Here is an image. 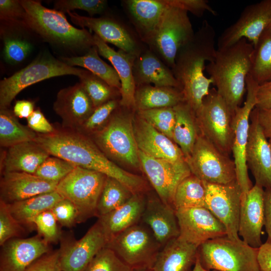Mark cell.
Instances as JSON below:
<instances>
[{"instance_id":"ffe728a7","label":"cell","mask_w":271,"mask_h":271,"mask_svg":"<svg viewBox=\"0 0 271 271\" xmlns=\"http://www.w3.org/2000/svg\"><path fill=\"white\" fill-rule=\"evenodd\" d=\"M66 13L74 24L93 31L105 43H111L119 50L137 57L142 52L138 42L130 31L116 21L108 18L82 16L70 11Z\"/></svg>"},{"instance_id":"ee69618b","label":"cell","mask_w":271,"mask_h":271,"mask_svg":"<svg viewBox=\"0 0 271 271\" xmlns=\"http://www.w3.org/2000/svg\"><path fill=\"white\" fill-rule=\"evenodd\" d=\"M84 271H134L111 248L105 246L94 257Z\"/></svg>"},{"instance_id":"60d3db41","label":"cell","mask_w":271,"mask_h":271,"mask_svg":"<svg viewBox=\"0 0 271 271\" xmlns=\"http://www.w3.org/2000/svg\"><path fill=\"white\" fill-rule=\"evenodd\" d=\"M78 77L79 82L95 108L111 100L115 99L113 98L114 95L116 92H120V90L110 86L89 70H84Z\"/></svg>"},{"instance_id":"816d5d0a","label":"cell","mask_w":271,"mask_h":271,"mask_svg":"<svg viewBox=\"0 0 271 271\" xmlns=\"http://www.w3.org/2000/svg\"><path fill=\"white\" fill-rule=\"evenodd\" d=\"M25 16L26 12L20 1H0L1 20L10 22H20L23 25Z\"/></svg>"},{"instance_id":"7bdbcfd3","label":"cell","mask_w":271,"mask_h":271,"mask_svg":"<svg viewBox=\"0 0 271 271\" xmlns=\"http://www.w3.org/2000/svg\"><path fill=\"white\" fill-rule=\"evenodd\" d=\"M118 102L111 100L96 108L83 124L76 130L87 136L100 130L107 124Z\"/></svg>"},{"instance_id":"9a60e30c","label":"cell","mask_w":271,"mask_h":271,"mask_svg":"<svg viewBox=\"0 0 271 271\" xmlns=\"http://www.w3.org/2000/svg\"><path fill=\"white\" fill-rule=\"evenodd\" d=\"M271 21V0L247 6L237 20L219 37L217 49L229 47L244 38L254 46Z\"/></svg>"},{"instance_id":"d590c367","label":"cell","mask_w":271,"mask_h":271,"mask_svg":"<svg viewBox=\"0 0 271 271\" xmlns=\"http://www.w3.org/2000/svg\"><path fill=\"white\" fill-rule=\"evenodd\" d=\"M98 49L95 45L82 56L64 57L62 61L70 66H80L105 81L110 86L120 90L121 83L116 70L99 56Z\"/></svg>"},{"instance_id":"7402d4cb","label":"cell","mask_w":271,"mask_h":271,"mask_svg":"<svg viewBox=\"0 0 271 271\" xmlns=\"http://www.w3.org/2000/svg\"><path fill=\"white\" fill-rule=\"evenodd\" d=\"M2 246L0 271H25L36 260L50 252L49 243L38 234L13 238Z\"/></svg>"},{"instance_id":"8992f818","label":"cell","mask_w":271,"mask_h":271,"mask_svg":"<svg viewBox=\"0 0 271 271\" xmlns=\"http://www.w3.org/2000/svg\"><path fill=\"white\" fill-rule=\"evenodd\" d=\"M115 111V110H114ZM112 113L106 125L91 139L111 161L133 169L141 168L131 114Z\"/></svg>"},{"instance_id":"03108f58","label":"cell","mask_w":271,"mask_h":271,"mask_svg":"<svg viewBox=\"0 0 271 271\" xmlns=\"http://www.w3.org/2000/svg\"><path fill=\"white\" fill-rule=\"evenodd\" d=\"M141 271H151V270H141Z\"/></svg>"},{"instance_id":"91938a15","label":"cell","mask_w":271,"mask_h":271,"mask_svg":"<svg viewBox=\"0 0 271 271\" xmlns=\"http://www.w3.org/2000/svg\"><path fill=\"white\" fill-rule=\"evenodd\" d=\"M264 226L267 234V240L271 241V189H265L263 194Z\"/></svg>"},{"instance_id":"d6a6232c","label":"cell","mask_w":271,"mask_h":271,"mask_svg":"<svg viewBox=\"0 0 271 271\" xmlns=\"http://www.w3.org/2000/svg\"><path fill=\"white\" fill-rule=\"evenodd\" d=\"M185 102L181 89L151 85L136 86L134 109L138 110L174 107Z\"/></svg>"},{"instance_id":"6da1fadb","label":"cell","mask_w":271,"mask_h":271,"mask_svg":"<svg viewBox=\"0 0 271 271\" xmlns=\"http://www.w3.org/2000/svg\"><path fill=\"white\" fill-rule=\"evenodd\" d=\"M34 141L50 155L61 158L76 167L114 178L133 193L141 192L145 186L143 178L119 167L102 152L89 137L76 130L62 127L56 128L51 133H37Z\"/></svg>"},{"instance_id":"3957f363","label":"cell","mask_w":271,"mask_h":271,"mask_svg":"<svg viewBox=\"0 0 271 271\" xmlns=\"http://www.w3.org/2000/svg\"><path fill=\"white\" fill-rule=\"evenodd\" d=\"M253 52V45L243 38L229 47L217 49L214 60L206 66L218 93L234 111L246 92Z\"/></svg>"},{"instance_id":"681fc988","label":"cell","mask_w":271,"mask_h":271,"mask_svg":"<svg viewBox=\"0 0 271 271\" xmlns=\"http://www.w3.org/2000/svg\"><path fill=\"white\" fill-rule=\"evenodd\" d=\"M107 1L104 0H59L55 2V10L66 13L75 9L85 11L90 16L101 14L105 10Z\"/></svg>"},{"instance_id":"f6af8a7d","label":"cell","mask_w":271,"mask_h":271,"mask_svg":"<svg viewBox=\"0 0 271 271\" xmlns=\"http://www.w3.org/2000/svg\"><path fill=\"white\" fill-rule=\"evenodd\" d=\"M76 167L57 157H49L35 175L47 181L59 183Z\"/></svg>"},{"instance_id":"ac0fdd59","label":"cell","mask_w":271,"mask_h":271,"mask_svg":"<svg viewBox=\"0 0 271 271\" xmlns=\"http://www.w3.org/2000/svg\"><path fill=\"white\" fill-rule=\"evenodd\" d=\"M108 243L98 220L79 240H64L60 248L62 271H84L96 254Z\"/></svg>"},{"instance_id":"74e56055","label":"cell","mask_w":271,"mask_h":271,"mask_svg":"<svg viewBox=\"0 0 271 271\" xmlns=\"http://www.w3.org/2000/svg\"><path fill=\"white\" fill-rule=\"evenodd\" d=\"M206 193L204 182L191 174L176 188L173 199L175 210L205 207Z\"/></svg>"},{"instance_id":"f35d334b","label":"cell","mask_w":271,"mask_h":271,"mask_svg":"<svg viewBox=\"0 0 271 271\" xmlns=\"http://www.w3.org/2000/svg\"><path fill=\"white\" fill-rule=\"evenodd\" d=\"M133 194L119 181L106 176L97 204L96 217H100L118 208Z\"/></svg>"},{"instance_id":"f1b7e54d","label":"cell","mask_w":271,"mask_h":271,"mask_svg":"<svg viewBox=\"0 0 271 271\" xmlns=\"http://www.w3.org/2000/svg\"><path fill=\"white\" fill-rule=\"evenodd\" d=\"M50 155L35 141L20 143L7 148L1 160L2 173L20 172L35 174Z\"/></svg>"},{"instance_id":"9f6ffc18","label":"cell","mask_w":271,"mask_h":271,"mask_svg":"<svg viewBox=\"0 0 271 271\" xmlns=\"http://www.w3.org/2000/svg\"><path fill=\"white\" fill-rule=\"evenodd\" d=\"M255 107L261 109H271V80L259 84Z\"/></svg>"},{"instance_id":"83f0119b","label":"cell","mask_w":271,"mask_h":271,"mask_svg":"<svg viewBox=\"0 0 271 271\" xmlns=\"http://www.w3.org/2000/svg\"><path fill=\"white\" fill-rule=\"evenodd\" d=\"M132 72L136 86L153 84L156 86L181 89L170 68L151 50L142 52L136 58Z\"/></svg>"},{"instance_id":"ab89813d","label":"cell","mask_w":271,"mask_h":271,"mask_svg":"<svg viewBox=\"0 0 271 271\" xmlns=\"http://www.w3.org/2000/svg\"><path fill=\"white\" fill-rule=\"evenodd\" d=\"M250 74L259 84L271 80V30H265L254 47Z\"/></svg>"},{"instance_id":"9c48e42d","label":"cell","mask_w":271,"mask_h":271,"mask_svg":"<svg viewBox=\"0 0 271 271\" xmlns=\"http://www.w3.org/2000/svg\"><path fill=\"white\" fill-rule=\"evenodd\" d=\"M106 246L134 271L150 270L162 247L141 221L111 238Z\"/></svg>"},{"instance_id":"30bf717a","label":"cell","mask_w":271,"mask_h":271,"mask_svg":"<svg viewBox=\"0 0 271 271\" xmlns=\"http://www.w3.org/2000/svg\"><path fill=\"white\" fill-rule=\"evenodd\" d=\"M106 177L101 173L75 167L58 183L56 191L75 205L79 223L96 216L97 204Z\"/></svg>"},{"instance_id":"c3c4849f","label":"cell","mask_w":271,"mask_h":271,"mask_svg":"<svg viewBox=\"0 0 271 271\" xmlns=\"http://www.w3.org/2000/svg\"><path fill=\"white\" fill-rule=\"evenodd\" d=\"M32 50V45L27 40L17 38L6 37L4 39V56L11 64L24 61Z\"/></svg>"},{"instance_id":"836d02e7","label":"cell","mask_w":271,"mask_h":271,"mask_svg":"<svg viewBox=\"0 0 271 271\" xmlns=\"http://www.w3.org/2000/svg\"><path fill=\"white\" fill-rule=\"evenodd\" d=\"M174 108L176 121L172 140L180 148L186 161L201 132L195 113L187 103L182 102Z\"/></svg>"},{"instance_id":"7dc6e473","label":"cell","mask_w":271,"mask_h":271,"mask_svg":"<svg viewBox=\"0 0 271 271\" xmlns=\"http://www.w3.org/2000/svg\"><path fill=\"white\" fill-rule=\"evenodd\" d=\"M32 223L36 228L38 234L49 244L56 243L61 238L58 222L51 210L36 216Z\"/></svg>"},{"instance_id":"6125c7cd","label":"cell","mask_w":271,"mask_h":271,"mask_svg":"<svg viewBox=\"0 0 271 271\" xmlns=\"http://www.w3.org/2000/svg\"><path fill=\"white\" fill-rule=\"evenodd\" d=\"M193 271H217V270H208L205 269H204L201 265L200 262L199 261L197 257L196 262L195 263V264L194 265V267L193 268Z\"/></svg>"},{"instance_id":"5b68a950","label":"cell","mask_w":271,"mask_h":271,"mask_svg":"<svg viewBox=\"0 0 271 271\" xmlns=\"http://www.w3.org/2000/svg\"><path fill=\"white\" fill-rule=\"evenodd\" d=\"M258 250L241 239L232 240L226 235L200 245L197 258L201 266L208 270L260 271Z\"/></svg>"},{"instance_id":"e7e4bbea","label":"cell","mask_w":271,"mask_h":271,"mask_svg":"<svg viewBox=\"0 0 271 271\" xmlns=\"http://www.w3.org/2000/svg\"><path fill=\"white\" fill-rule=\"evenodd\" d=\"M268 142L270 145V149H271V138L268 139Z\"/></svg>"},{"instance_id":"2e32d148","label":"cell","mask_w":271,"mask_h":271,"mask_svg":"<svg viewBox=\"0 0 271 271\" xmlns=\"http://www.w3.org/2000/svg\"><path fill=\"white\" fill-rule=\"evenodd\" d=\"M204 183L205 207L224 225L228 238L240 239L238 232L242 192L237 181L225 185Z\"/></svg>"},{"instance_id":"277c9868","label":"cell","mask_w":271,"mask_h":271,"mask_svg":"<svg viewBox=\"0 0 271 271\" xmlns=\"http://www.w3.org/2000/svg\"><path fill=\"white\" fill-rule=\"evenodd\" d=\"M26 12L23 25L45 40L72 49H90L93 35L86 29H77L68 21L64 13L44 7L39 1L21 0Z\"/></svg>"},{"instance_id":"44dd1931","label":"cell","mask_w":271,"mask_h":271,"mask_svg":"<svg viewBox=\"0 0 271 271\" xmlns=\"http://www.w3.org/2000/svg\"><path fill=\"white\" fill-rule=\"evenodd\" d=\"M61 117L63 128L76 130L89 117L95 108L80 82L61 89L53 104Z\"/></svg>"},{"instance_id":"4316f807","label":"cell","mask_w":271,"mask_h":271,"mask_svg":"<svg viewBox=\"0 0 271 271\" xmlns=\"http://www.w3.org/2000/svg\"><path fill=\"white\" fill-rule=\"evenodd\" d=\"M93 38L98 53L110 62L120 78V105L134 109L136 86L132 69L137 57L121 50H114L95 34L93 35Z\"/></svg>"},{"instance_id":"484cf974","label":"cell","mask_w":271,"mask_h":271,"mask_svg":"<svg viewBox=\"0 0 271 271\" xmlns=\"http://www.w3.org/2000/svg\"><path fill=\"white\" fill-rule=\"evenodd\" d=\"M141 221L150 228L162 247L179 236L176 210L165 204L158 196L146 198Z\"/></svg>"},{"instance_id":"cb8c5ba5","label":"cell","mask_w":271,"mask_h":271,"mask_svg":"<svg viewBox=\"0 0 271 271\" xmlns=\"http://www.w3.org/2000/svg\"><path fill=\"white\" fill-rule=\"evenodd\" d=\"M133 130L139 150L154 158L173 162L186 161L179 146L138 113L133 118Z\"/></svg>"},{"instance_id":"e575fe53","label":"cell","mask_w":271,"mask_h":271,"mask_svg":"<svg viewBox=\"0 0 271 271\" xmlns=\"http://www.w3.org/2000/svg\"><path fill=\"white\" fill-rule=\"evenodd\" d=\"M64 198L56 191L40 194L20 201L7 203L14 218L24 227H35L32 219L40 213L50 210Z\"/></svg>"},{"instance_id":"d6986e66","label":"cell","mask_w":271,"mask_h":271,"mask_svg":"<svg viewBox=\"0 0 271 271\" xmlns=\"http://www.w3.org/2000/svg\"><path fill=\"white\" fill-rule=\"evenodd\" d=\"M250 119L251 123L246 150L247 167L254 177L255 184L265 189H271L270 145L253 110L251 113Z\"/></svg>"},{"instance_id":"7c38bea8","label":"cell","mask_w":271,"mask_h":271,"mask_svg":"<svg viewBox=\"0 0 271 271\" xmlns=\"http://www.w3.org/2000/svg\"><path fill=\"white\" fill-rule=\"evenodd\" d=\"M186 161L191 174L203 182L225 185L236 181L233 160L221 152L201 133Z\"/></svg>"},{"instance_id":"f546056e","label":"cell","mask_w":271,"mask_h":271,"mask_svg":"<svg viewBox=\"0 0 271 271\" xmlns=\"http://www.w3.org/2000/svg\"><path fill=\"white\" fill-rule=\"evenodd\" d=\"M198 246L179 236L163 246L150 269L151 271H193Z\"/></svg>"},{"instance_id":"e0dca14e","label":"cell","mask_w":271,"mask_h":271,"mask_svg":"<svg viewBox=\"0 0 271 271\" xmlns=\"http://www.w3.org/2000/svg\"><path fill=\"white\" fill-rule=\"evenodd\" d=\"M179 237L199 246L205 241L227 235L224 225L206 207L176 210Z\"/></svg>"},{"instance_id":"db71d44e","label":"cell","mask_w":271,"mask_h":271,"mask_svg":"<svg viewBox=\"0 0 271 271\" xmlns=\"http://www.w3.org/2000/svg\"><path fill=\"white\" fill-rule=\"evenodd\" d=\"M168 2L170 5L189 12L197 17H201L205 12L214 16L217 15L206 0H168Z\"/></svg>"},{"instance_id":"4dcf8cb0","label":"cell","mask_w":271,"mask_h":271,"mask_svg":"<svg viewBox=\"0 0 271 271\" xmlns=\"http://www.w3.org/2000/svg\"><path fill=\"white\" fill-rule=\"evenodd\" d=\"M146 201L143 194H133L122 205L98 218L108 242L116 235L141 222Z\"/></svg>"},{"instance_id":"7a4b0ae2","label":"cell","mask_w":271,"mask_h":271,"mask_svg":"<svg viewBox=\"0 0 271 271\" xmlns=\"http://www.w3.org/2000/svg\"><path fill=\"white\" fill-rule=\"evenodd\" d=\"M215 31L204 20L192 39L179 50L172 72L179 82L187 103L196 113L209 93L213 80L204 75L206 62L214 59Z\"/></svg>"},{"instance_id":"11a10c76","label":"cell","mask_w":271,"mask_h":271,"mask_svg":"<svg viewBox=\"0 0 271 271\" xmlns=\"http://www.w3.org/2000/svg\"><path fill=\"white\" fill-rule=\"evenodd\" d=\"M27 120L28 126L38 133L48 134L56 131V128L48 121L39 108L35 110Z\"/></svg>"},{"instance_id":"b9f144b4","label":"cell","mask_w":271,"mask_h":271,"mask_svg":"<svg viewBox=\"0 0 271 271\" xmlns=\"http://www.w3.org/2000/svg\"><path fill=\"white\" fill-rule=\"evenodd\" d=\"M137 113L158 130L172 140L176 121L174 107L138 110Z\"/></svg>"},{"instance_id":"4fadbf2b","label":"cell","mask_w":271,"mask_h":271,"mask_svg":"<svg viewBox=\"0 0 271 271\" xmlns=\"http://www.w3.org/2000/svg\"><path fill=\"white\" fill-rule=\"evenodd\" d=\"M246 97L243 106L237 107L233 117L234 138L232 148L235 164L236 181L244 197L253 187L248 174L246 161V150L248 139L249 119L255 107L256 94L259 84L250 73L246 79Z\"/></svg>"},{"instance_id":"ba28073f","label":"cell","mask_w":271,"mask_h":271,"mask_svg":"<svg viewBox=\"0 0 271 271\" xmlns=\"http://www.w3.org/2000/svg\"><path fill=\"white\" fill-rule=\"evenodd\" d=\"M234 114V111L215 88L210 89L195 113L201 133L228 156L232 153Z\"/></svg>"},{"instance_id":"8fae6325","label":"cell","mask_w":271,"mask_h":271,"mask_svg":"<svg viewBox=\"0 0 271 271\" xmlns=\"http://www.w3.org/2000/svg\"><path fill=\"white\" fill-rule=\"evenodd\" d=\"M84 70L70 66L50 55H41L26 67L0 82V108H8L25 88L42 80L66 75L79 77Z\"/></svg>"},{"instance_id":"f5cc1de1","label":"cell","mask_w":271,"mask_h":271,"mask_svg":"<svg viewBox=\"0 0 271 271\" xmlns=\"http://www.w3.org/2000/svg\"><path fill=\"white\" fill-rule=\"evenodd\" d=\"M25 271H62L59 249L42 255L32 263Z\"/></svg>"},{"instance_id":"bcb514c9","label":"cell","mask_w":271,"mask_h":271,"mask_svg":"<svg viewBox=\"0 0 271 271\" xmlns=\"http://www.w3.org/2000/svg\"><path fill=\"white\" fill-rule=\"evenodd\" d=\"M25 232V227L13 216L8 204L0 200V245L10 239L20 238Z\"/></svg>"},{"instance_id":"1f68e13d","label":"cell","mask_w":271,"mask_h":271,"mask_svg":"<svg viewBox=\"0 0 271 271\" xmlns=\"http://www.w3.org/2000/svg\"><path fill=\"white\" fill-rule=\"evenodd\" d=\"M124 2L142 40L146 43L168 6L167 0H127Z\"/></svg>"},{"instance_id":"603a6c76","label":"cell","mask_w":271,"mask_h":271,"mask_svg":"<svg viewBox=\"0 0 271 271\" xmlns=\"http://www.w3.org/2000/svg\"><path fill=\"white\" fill-rule=\"evenodd\" d=\"M263 188L255 184L241 198L238 235L250 246L258 248L262 244V228L264 225Z\"/></svg>"},{"instance_id":"5bb4252c","label":"cell","mask_w":271,"mask_h":271,"mask_svg":"<svg viewBox=\"0 0 271 271\" xmlns=\"http://www.w3.org/2000/svg\"><path fill=\"white\" fill-rule=\"evenodd\" d=\"M139 154L141 169L157 195L165 204L174 209L173 199L176 188L191 174L186 161L173 162L158 159L140 150Z\"/></svg>"},{"instance_id":"6f0895ef","label":"cell","mask_w":271,"mask_h":271,"mask_svg":"<svg viewBox=\"0 0 271 271\" xmlns=\"http://www.w3.org/2000/svg\"><path fill=\"white\" fill-rule=\"evenodd\" d=\"M257 261L260 271H271V241L266 240L258 248Z\"/></svg>"},{"instance_id":"52a82bcc","label":"cell","mask_w":271,"mask_h":271,"mask_svg":"<svg viewBox=\"0 0 271 271\" xmlns=\"http://www.w3.org/2000/svg\"><path fill=\"white\" fill-rule=\"evenodd\" d=\"M154 33L146 42L159 57L171 69L180 49L194 36L188 12L169 4Z\"/></svg>"},{"instance_id":"94428289","label":"cell","mask_w":271,"mask_h":271,"mask_svg":"<svg viewBox=\"0 0 271 271\" xmlns=\"http://www.w3.org/2000/svg\"><path fill=\"white\" fill-rule=\"evenodd\" d=\"M35 104L27 100H18L13 108L14 115L19 118H28L34 112Z\"/></svg>"},{"instance_id":"680465c9","label":"cell","mask_w":271,"mask_h":271,"mask_svg":"<svg viewBox=\"0 0 271 271\" xmlns=\"http://www.w3.org/2000/svg\"><path fill=\"white\" fill-rule=\"evenodd\" d=\"M253 110L265 137L268 139L271 138V109H261L255 107Z\"/></svg>"},{"instance_id":"f907efd6","label":"cell","mask_w":271,"mask_h":271,"mask_svg":"<svg viewBox=\"0 0 271 271\" xmlns=\"http://www.w3.org/2000/svg\"><path fill=\"white\" fill-rule=\"evenodd\" d=\"M58 223L62 226L70 228L79 223V215L75 205L63 198L51 209Z\"/></svg>"},{"instance_id":"8d00e7d4","label":"cell","mask_w":271,"mask_h":271,"mask_svg":"<svg viewBox=\"0 0 271 271\" xmlns=\"http://www.w3.org/2000/svg\"><path fill=\"white\" fill-rule=\"evenodd\" d=\"M37 133L19 122L8 108L0 110V145L9 148L25 142L34 141Z\"/></svg>"},{"instance_id":"be15d7a7","label":"cell","mask_w":271,"mask_h":271,"mask_svg":"<svg viewBox=\"0 0 271 271\" xmlns=\"http://www.w3.org/2000/svg\"><path fill=\"white\" fill-rule=\"evenodd\" d=\"M266 30H271V21Z\"/></svg>"},{"instance_id":"d4e9b609","label":"cell","mask_w":271,"mask_h":271,"mask_svg":"<svg viewBox=\"0 0 271 271\" xmlns=\"http://www.w3.org/2000/svg\"><path fill=\"white\" fill-rule=\"evenodd\" d=\"M58 182L44 180L35 174L20 172L2 173L0 200L7 203L25 200L56 191Z\"/></svg>"}]
</instances>
